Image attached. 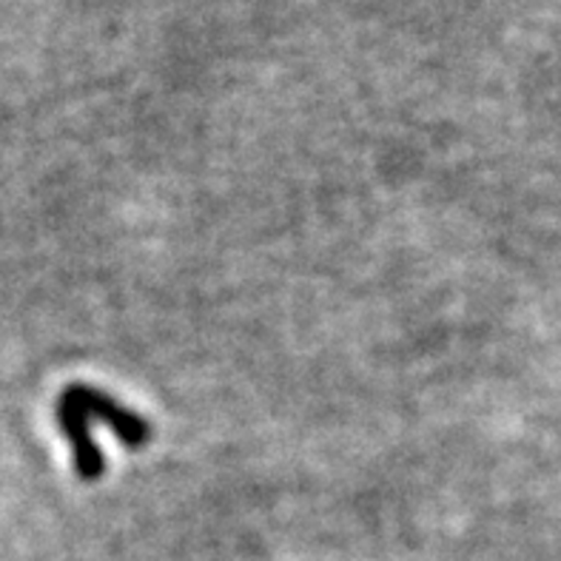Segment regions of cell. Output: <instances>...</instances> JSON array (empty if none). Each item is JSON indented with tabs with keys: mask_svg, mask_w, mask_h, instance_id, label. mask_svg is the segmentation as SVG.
Listing matches in <instances>:
<instances>
[{
	"mask_svg": "<svg viewBox=\"0 0 561 561\" xmlns=\"http://www.w3.org/2000/svg\"><path fill=\"white\" fill-rule=\"evenodd\" d=\"M57 416V427H60V434L66 436L71 448V459H75V473H78L83 482H94V479L103 477V470H106V456L103 450L94 445L92 431H89V413L83 411V405L78 402V397L66 388L57 399L55 408Z\"/></svg>",
	"mask_w": 561,
	"mask_h": 561,
	"instance_id": "1",
	"label": "cell"
},
{
	"mask_svg": "<svg viewBox=\"0 0 561 561\" xmlns=\"http://www.w3.org/2000/svg\"><path fill=\"white\" fill-rule=\"evenodd\" d=\"M69 391L78 397V402L83 405V411L89 413V420H100L103 425L112 431L117 439L131 450L146 448L154 436V427L142 420L140 413H135L131 408L121 405L117 399L108 397V393L98 391V388H89V385H69Z\"/></svg>",
	"mask_w": 561,
	"mask_h": 561,
	"instance_id": "2",
	"label": "cell"
}]
</instances>
